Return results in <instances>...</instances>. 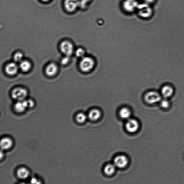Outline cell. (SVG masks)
Instances as JSON below:
<instances>
[{"mask_svg":"<svg viewBox=\"0 0 184 184\" xmlns=\"http://www.w3.org/2000/svg\"><path fill=\"white\" fill-rule=\"evenodd\" d=\"M136 11L138 16L144 19L150 18L152 16L153 12L150 5L144 2L138 4Z\"/></svg>","mask_w":184,"mask_h":184,"instance_id":"obj_1","label":"cell"},{"mask_svg":"<svg viewBox=\"0 0 184 184\" xmlns=\"http://www.w3.org/2000/svg\"><path fill=\"white\" fill-rule=\"evenodd\" d=\"M95 62L94 59L91 57H83L80 63V67L83 72H87L91 71L94 68Z\"/></svg>","mask_w":184,"mask_h":184,"instance_id":"obj_2","label":"cell"},{"mask_svg":"<svg viewBox=\"0 0 184 184\" xmlns=\"http://www.w3.org/2000/svg\"><path fill=\"white\" fill-rule=\"evenodd\" d=\"M138 4L137 0H123L122 6L126 13H131L137 10Z\"/></svg>","mask_w":184,"mask_h":184,"instance_id":"obj_3","label":"cell"},{"mask_svg":"<svg viewBox=\"0 0 184 184\" xmlns=\"http://www.w3.org/2000/svg\"><path fill=\"white\" fill-rule=\"evenodd\" d=\"M144 99L146 102L148 104H156L161 101L162 95L156 92L150 91L145 95Z\"/></svg>","mask_w":184,"mask_h":184,"instance_id":"obj_4","label":"cell"},{"mask_svg":"<svg viewBox=\"0 0 184 184\" xmlns=\"http://www.w3.org/2000/svg\"><path fill=\"white\" fill-rule=\"evenodd\" d=\"M27 95V91L25 88L21 87L16 88L12 92V97L18 101L25 100Z\"/></svg>","mask_w":184,"mask_h":184,"instance_id":"obj_5","label":"cell"},{"mask_svg":"<svg viewBox=\"0 0 184 184\" xmlns=\"http://www.w3.org/2000/svg\"><path fill=\"white\" fill-rule=\"evenodd\" d=\"M60 49L66 56H70L73 53L74 47L71 42L68 41H64L60 45Z\"/></svg>","mask_w":184,"mask_h":184,"instance_id":"obj_6","label":"cell"},{"mask_svg":"<svg viewBox=\"0 0 184 184\" xmlns=\"http://www.w3.org/2000/svg\"><path fill=\"white\" fill-rule=\"evenodd\" d=\"M128 160L125 155H120L116 157L114 160V164L119 168H123L127 165Z\"/></svg>","mask_w":184,"mask_h":184,"instance_id":"obj_7","label":"cell"},{"mask_svg":"<svg viewBox=\"0 0 184 184\" xmlns=\"http://www.w3.org/2000/svg\"><path fill=\"white\" fill-rule=\"evenodd\" d=\"M126 130L130 133L136 132L139 127V124L138 122L134 119H129L125 125Z\"/></svg>","mask_w":184,"mask_h":184,"instance_id":"obj_8","label":"cell"},{"mask_svg":"<svg viewBox=\"0 0 184 184\" xmlns=\"http://www.w3.org/2000/svg\"><path fill=\"white\" fill-rule=\"evenodd\" d=\"M64 4L66 10L70 12L75 11L79 7V0H65Z\"/></svg>","mask_w":184,"mask_h":184,"instance_id":"obj_9","label":"cell"},{"mask_svg":"<svg viewBox=\"0 0 184 184\" xmlns=\"http://www.w3.org/2000/svg\"><path fill=\"white\" fill-rule=\"evenodd\" d=\"M174 92L173 88L169 85H165L161 89V95L164 98H168L172 96Z\"/></svg>","mask_w":184,"mask_h":184,"instance_id":"obj_10","label":"cell"},{"mask_svg":"<svg viewBox=\"0 0 184 184\" xmlns=\"http://www.w3.org/2000/svg\"><path fill=\"white\" fill-rule=\"evenodd\" d=\"M18 67L15 63H11L6 67L5 71L6 73L9 75H15L18 72Z\"/></svg>","mask_w":184,"mask_h":184,"instance_id":"obj_11","label":"cell"},{"mask_svg":"<svg viewBox=\"0 0 184 184\" xmlns=\"http://www.w3.org/2000/svg\"><path fill=\"white\" fill-rule=\"evenodd\" d=\"M27 107V100H25L17 102L14 106V109L18 113H22Z\"/></svg>","mask_w":184,"mask_h":184,"instance_id":"obj_12","label":"cell"},{"mask_svg":"<svg viewBox=\"0 0 184 184\" xmlns=\"http://www.w3.org/2000/svg\"><path fill=\"white\" fill-rule=\"evenodd\" d=\"M101 116V112L99 109H94L91 110L88 113V117L90 120L96 121L100 118Z\"/></svg>","mask_w":184,"mask_h":184,"instance_id":"obj_13","label":"cell"},{"mask_svg":"<svg viewBox=\"0 0 184 184\" xmlns=\"http://www.w3.org/2000/svg\"><path fill=\"white\" fill-rule=\"evenodd\" d=\"M58 67L56 64L52 63L49 64L45 69V73L49 76H52L57 73L58 71Z\"/></svg>","mask_w":184,"mask_h":184,"instance_id":"obj_14","label":"cell"},{"mask_svg":"<svg viewBox=\"0 0 184 184\" xmlns=\"http://www.w3.org/2000/svg\"><path fill=\"white\" fill-rule=\"evenodd\" d=\"M13 145V142L11 138L8 137L2 138L1 141V147L2 150H8L10 149Z\"/></svg>","mask_w":184,"mask_h":184,"instance_id":"obj_15","label":"cell"},{"mask_svg":"<svg viewBox=\"0 0 184 184\" xmlns=\"http://www.w3.org/2000/svg\"><path fill=\"white\" fill-rule=\"evenodd\" d=\"M29 171L24 167H21L18 169L17 171V175L18 177L22 180L27 178L29 176Z\"/></svg>","mask_w":184,"mask_h":184,"instance_id":"obj_16","label":"cell"},{"mask_svg":"<svg viewBox=\"0 0 184 184\" xmlns=\"http://www.w3.org/2000/svg\"><path fill=\"white\" fill-rule=\"evenodd\" d=\"M119 114L122 119H128L131 116V112L127 107H123L119 111Z\"/></svg>","mask_w":184,"mask_h":184,"instance_id":"obj_17","label":"cell"},{"mask_svg":"<svg viewBox=\"0 0 184 184\" xmlns=\"http://www.w3.org/2000/svg\"><path fill=\"white\" fill-rule=\"evenodd\" d=\"M116 167L114 164H109L107 165L104 168V173L108 176L112 175L116 171Z\"/></svg>","mask_w":184,"mask_h":184,"instance_id":"obj_18","label":"cell"},{"mask_svg":"<svg viewBox=\"0 0 184 184\" xmlns=\"http://www.w3.org/2000/svg\"><path fill=\"white\" fill-rule=\"evenodd\" d=\"M19 67L23 72H27L30 70L32 65L29 62L23 61L21 62Z\"/></svg>","mask_w":184,"mask_h":184,"instance_id":"obj_19","label":"cell"},{"mask_svg":"<svg viewBox=\"0 0 184 184\" xmlns=\"http://www.w3.org/2000/svg\"><path fill=\"white\" fill-rule=\"evenodd\" d=\"M87 119V116L83 113L78 114L76 117V120L78 123H82L85 122Z\"/></svg>","mask_w":184,"mask_h":184,"instance_id":"obj_20","label":"cell"},{"mask_svg":"<svg viewBox=\"0 0 184 184\" xmlns=\"http://www.w3.org/2000/svg\"><path fill=\"white\" fill-rule=\"evenodd\" d=\"M92 0H79V7L82 9L87 8V6Z\"/></svg>","mask_w":184,"mask_h":184,"instance_id":"obj_21","label":"cell"},{"mask_svg":"<svg viewBox=\"0 0 184 184\" xmlns=\"http://www.w3.org/2000/svg\"><path fill=\"white\" fill-rule=\"evenodd\" d=\"M161 106L162 108L167 109L169 107L170 103L168 100L166 98H164L161 100Z\"/></svg>","mask_w":184,"mask_h":184,"instance_id":"obj_22","label":"cell"},{"mask_svg":"<svg viewBox=\"0 0 184 184\" xmlns=\"http://www.w3.org/2000/svg\"><path fill=\"white\" fill-rule=\"evenodd\" d=\"M76 55L79 58H83L84 57L85 51L82 48H79L76 50L75 52Z\"/></svg>","mask_w":184,"mask_h":184,"instance_id":"obj_23","label":"cell"},{"mask_svg":"<svg viewBox=\"0 0 184 184\" xmlns=\"http://www.w3.org/2000/svg\"><path fill=\"white\" fill-rule=\"evenodd\" d=\"M23 57V54L21 52H17L14 56L13 58L14 61L17 62L22 61Z\"/></svg>","mask_w":184,"mask_h":184,"instance_id":"obj_24","label":"cell"},{"mask_svg":"<svg viewBox=\"0 0 184 184\" xmlns=\"http://www.w3.org/2000/svg\"><path fill=\"white\" fill-rule=\"evenodd\" d=\"M69 61H70V58L69 56H66V57H64L61 61V63L63 65H66L67 64Z\"/></svg>","mask_w":184,"mask_h":184,"instance_id":"obj_25","label":"cell"},{"mask_svg":"<svg viewBox=\"0 0 184 184\" xmlns=\"http://www.w3.org/2000/svg\"><path fill=\"white\" fill-rule=\"evenodd\" d=\"M28 107H32L34 105V102L32 100H27Z\"/></svg>","mask_w":184,"mask_h":184,"instance_id":"obj_26","label":"cell"},{"mask_svg":"<svg viewBox=\"0 0 184 184\" xmlns=\"http://www.w3.org/2000/svg\"><path fill=\"white\" fill-rule=\"evenodd\" d=\"M155 0H144V2L148 4L151 5L154 2Z\"/></svg>","mask_w":184,"mask_h":184,"instance_id":"obj_27","label":"cell"},{"mask_svg":"<svg viewBox=\"0 0 184 184\" xmlns=\"http://www.w3.org/2000/svg\"><path fill=\"white\" fill-rule=\"evenodd\" d=\"M36 182V180L35 179L33 178L32 179V183H35Z\"/></svg>","mask_w":184,"mask_h":184,"instance_id":"obj_28","label":"cell"},{"mask_svg":"<svg viewBox=\"0 0 184 184\" xmlns=\"http://www.w3.org/2000/svg\"><path fill=\"white\" fill-rule=\"evenodd\" d=\"M3 157V153L1 151V159H2V157Z\"/></svg>","mask_w":184,"mask_h":184,"instance_id":"obj_29","label":"cell"},{"mask_svg":"<svg viewBox=\"0 0 184 184\" xmlns=\"http://www.w3.org/2000/svg\"><path fill=\"white\" fill-rule=\"evenodd\" d=\"M42 1L44 2H47L50 1V0H42Z\"/></svg>","mask_w":184,"mask_h":184,"instance_id":"obj_30","label":"cell"}]
</instances>
